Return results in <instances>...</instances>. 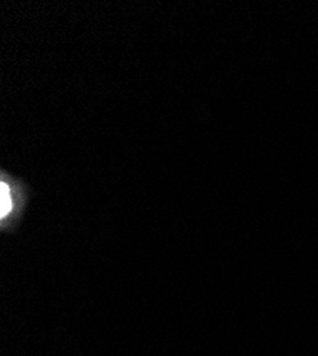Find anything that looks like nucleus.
Segmentation results:
<instances>
[{
	"label": "nucleus",
	"instance_id": "1",
	"mask_svg": "<svg viewBox=\"0 0 318 356\" xmlns=\"http://www.w3.org/2000/svg\"><path fill=\"white\" fill-rule=\"evenodd\" d=\"M33 190L23 178L0 170V231L13 232L31 202Z\"/></svg>",
	"mask_w": 318,
	"mask_h": 356
}]
</instances>
